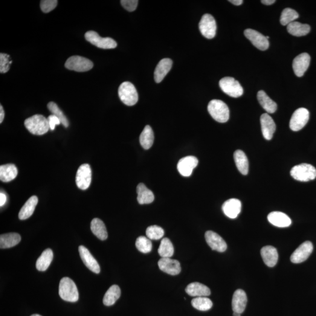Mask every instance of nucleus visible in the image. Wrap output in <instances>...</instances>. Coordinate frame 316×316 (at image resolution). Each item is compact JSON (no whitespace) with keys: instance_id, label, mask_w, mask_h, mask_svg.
<instances>
[{"instance_id":"obj_1","label":"nucleus","mask_w":316,"mask_h":316,"mask_svg":"<svg viewBox=\"0 0 316 316\" xmlns=\"http://www.w3.org/2000/svg\"><path fill=\"white\" fill-rule=\"evenodd\" d=\"M25 127L31 134L42 135L48 132L49 127L48 118L40 114H36L26 119Z\"/></svg>"},{"instance_id":"obj_2","label":"nucleus","mask_w":316,"mask_h":316,"mask_svg":"<svg viewBox=\"0 0 316 316\" xmlns=\"http://www.w3.org/2000/svg\"><path fill=\"white\" fill-rule=\"evenodd\" d=\"M207 109L211 117L219 123H226L230 118V110L227 104L222 100L210 101Z\"/></svg>"},{"instance_id":"obj_3","label":"nucleus","mask_w":316,"mask_h":316,"mask_svg":"<svg viewBox=\"0 0 316 316\" xmlns=\"http://www.w3.org/2000/svg\"><path fill=\"white\" fill-rule=\"evenodd\" d=\"M59 294L63 300L69 302H76L79 299V292L76 284L71 278L65 277L61 279Z\"/></svg>"},{"instance_id":"obj_4","label":"nucleus","mask_w":316,"mask_h":316,"mask_svg":"<svg viewBox=\"0 0 316 316\" xmlns=\"http://www.w3.org/2000/svg\"><path fill=\"white\" fill-rule=\"evenodd\" d=\"M118 95L122 102L128 106H134L138 100L137 89L131 82H125L118 89Z\"/></svg>"},{"instance_id":"obj_5","label":"nucleus","mask_w":316,"mask_h":316,"mask_svg":"<svg viewBox=\"0 0 316 316\" xmlns=\"http://www.w3.org/2000/svg\"><path fill=\"white\" fill-rule=\"evenodd\" d=\"M291 175L297 181L308 182L316 178V169L312 165L301 164L292 167Z\"/></svg>"},{"instance_id":"obj_6","label":"nucleus","mask_w":316,"mask_h":316,"mask_svg":"<svg viewBox=\"0 0 316 316\" xmlns=\"http://www.w3.org/2000/svg\"><path fill=\"white\" fill-rule=\"evenodd\" d=\"M220 88L222 91L229 96L237 98L242 96L243 90L239 81L231 77H225L220 80Z\"/></svg>"},{"instance_id":"obj_7","label":"nucleus","mask_w":316,"mask_h":316,"mask_svg":"<svg viewBox=\"0 0 316 316\" xmlns=\"http://www.w3.org/2000/svg\"><path fill=\"white\" fill-rule=\"evenodd\" d=\"M85 38L92 45L101 49H114L117 46V42L111 37H101L96 32L93 31L87 32L85 34Z\"/></svg>"},{"instance_id":"obj_8","label":"nucleus","mask_w":316,"mask_h":316,"mask_svg":"<svg viewBox=\"0 0 316 316\" xmlns=\"http://www.w3.org/2000/svg\"><path fill=\"white\" fill-rule=\"evenodd\" d=\"M65 66L69 70L84 72L91 70L93 67V63L86 57L73 56L66 60Z\"/></svg>"},{"instance_id":"obj_9","label":"nucleus","mask_w":316,"mask_h":316,"mask_svg":"<svg viewBox=\"0 0 316 316\" xmlns=\"http://www.w3.org/2000/svg\"><path fill=\"white\" fill-rule=\"evenodd\" d=\"M199 30L203 36L213 39L216 36L217 24L215 19L209 14H205L199 22Z\"/></svg>"},{"instance_id":"obj_10","label":"nucleus","mask_w":316,"mask_h":316,"mask_svg":"<svg viewBox=\"0 0 316 316\" xmlns=\"http://www.w3.org/2000/svg\"><path fill=\"white\" fill-rule=\"evenodd\" d=\"M309 114V112L305 108L296 110L290 120V128L294 131H300L308 123Z\"/></svg>"},{"instance_id":"obj_11","label":"nucleus","mask_w":316,"mask_h":316,"mask_svg":"<svg viewBox=\"0 0 316 316\" xmlns=\"http://www.w3.org/2000/svg\"><path fill=\"white\" fill-rule=\"evenodd\" d=\"M92 175L91 167L89 164H85L81 165L76 173L77 186L81 190L88 189L91 184Z\"/></svg>"},{"instance_id":"obj_12","label":"nucleus","mask_w":316,"mask_h":316,"mask_svg":"<svg viewBox=\"0 0 316 316\" xmlns=\"http://www.w3.org/2000/svg\"><path fill=\"white\" fill-rule=\"evenodd\" d=\"M244 35L246 38L250 40L252 44L260 50L266 51L268 49V39L259 32L252 29H246L244 31Z\"/></svg>"},{"instance_id":"obj_13","label":"nucleus","mask_w":316,"mask_h":316,"mask_svg":"<svg viewBox=\"0 0 316 316\" xmlns=\"http://www.w3.org/2000/svg\"><path fill=\"white\" fill-rule=\"evenodd\" d=\"M313 251V243L307 241L298 246L292 254L291 260L294 263H299L305 261Z\"/></svg>"},{"instance_id":"obj_14","label":"nucleus","mask_w":316,"mask_h":316,"mask_svg":"<svg viewBox=\"0 0 316 316\" xmlns=\"http://www.w3.org/2000/svg\"><path fill=\"white\" fill-rule=\"evenodd\" d=\"M198 159L195 156H186L180 159L177 168L181 175L188 177L192 175L193 169L198 166Z\"/></svg>"},{"instance_id":"obj_15","label":"nucleus","mask_w":316,"mask_h":316,"mask_svg":"<svg viewBox=\"0 0 316 316\" xmlns=\"http://www.w3.org/2000/svg\"><path fill=\"white\" fill-rule=\"evenodd\" d=\"M205 241L213 250L223 252L227 248L225 241L218 234L212 231H208L205 234Z\"/></svg>"},{"instance_id":"obj_16","label":"nucleus","mask_w":316,"mask_h":316,"mask_svg":"<svg viewBox=\"0 0 316 316\" xmlns=\"http://www.w3.org/2000/svg\"><path fill=\"white\" fill-rule=\"evenodd\" d=\"M158 266L162 271L170 275H178L181 272V263L170 258H162L159 260Z\"/></svg>"},{"instance_id":"obj_17","label":"nucleus","mask_w":316,"mask_h":316,"mask_svg":"<svg viewBox=\"0 0 316 316\" xmlns=\"http://www.w3.org/2000/svg\"><path fill=\"white\" fill-rule=\"evenodd\" d=\"M310 56L308 54L303 53L296 57L293 61V69L297 77L303 76L309 68Z\"/></svg>"},{"instance_id":"obj_18","label":"nucleus","mask_w":316,"mask_h":316,"mask_svg":"<svg viewBox=\"0 0 316 316\" xmlns=\"http://www.w3.org/2000/svg\"><path fill=\"white\" fill-rule=\"evenodd\" d=\"M79 251L81 259L84 263L90 270L95 274H99L100 267L96 260L93 257L88 249L85 246L81 245L79 247Z\"/></svg>"},{"instance_id":"obj_19","label":"nucleus","mask_w":316,"mask_h":316,"mask_svg":"<svg viewBox=\"0 0 316 316\" xmlns=\"http://www.w3.org/2000/svg\"><path fill=\"white\" fill-rule=\"evenodd\" d=\"M260 121L263 137L266 140H271L276 131V124L273 119L265 113L260 116Z\"/></svg>"},{"instance_id":"obj_20","label":"nucleus","mask_w":316,"mask_h":316,"mask_svg":"<svg viewBox=\"0 0 316 316\" xmlns=\"http://www.w3.org/2000/svg\"><path fill=\"white\" fill-rule=\"evenodd\" d=\"M242 202L239 199H231L224 203L222 210L226 216L234 219L239 215L242 211Z\"/></svg>"},{"instance_id":"obj_21","label":"nucleus","mask_w":316,"mask_h":316,"mask_svg":"<svg viewBox=\"0 0 316 316\" xmlns=\"http://www.w3.org/2000/svg\"><path fill=\"white\" fill-rule=\"evenodd\" d=\"M247 297L242 289H238L234 292L232 300V308L234 312L242 314L246 308L247 304Z\"/></svg>"},{"instance_id":"obj_22","label":"nucleus","mask_w":316,"mask_h":316,"mask_svg":"<svg viewBox=\"0 0 316 316\" xmlns=\"http://www.w3.org/2000/svg\"><path fill=\"white\" fill-rule=\"evenodd\" d=\"M172 66V60L169 58L162 59L156 66L154 72V79L156 83H159L164 80L169 73Z\"/></svg>"},{"instance_id":"obj_23","label":"nucleus","mask_w":316,"mask_h":316,"mask_svg":"<svg viewBox=\"0 0 316 316\" xmlns=\"http://www.w3.org/2000/svg\"><path fill=\"white\" fill-rule=\"evenodd\" d=\"M268 220L271 224L278 227H288L292 224L291 219L286 214L280 211H273L269 213Z\"/></svg>"},{"instance_id":"obj_24","label":"nucleus","mask_w":316,"mask_h":316,"mask_svg":"<svg viewBox=\"0 0 316 316\" xmlns=\"http://www.w3.org/2000/svg\"><path fill=\"white\" fill-rule=\"evenodd\" d=\"M186 292L193 297H207L210 295V289L204 284L193 282L189 284L185 290Z\"/></svg>"},{"instance_id":"obj_25","label":"nucleus","mask_w":316,"mask_h":316,"mask_svg":"<svg viewBox=\"0 0 316 316\" xmlns=\"http://www.w3.org/2000/svg\"><path fill=\"white\" fill-rule=\"evenodd\" d=\"M263 262L269 267H274L277 265L278 254L277 249L272 246H265L260 250Z\"/></svg>"},{"instance_id":"obj_26","label":"nucleus","mask_w":316,"mask_h":316,"mask_svg":"<svg viewBox=\"0 0 316 316\" xmlns=\"http://www.w3.org/2000/svg\"><path fill=\"white\" fill-rule=\"evenodd\" d=\"M37 202H38V199L36 196L31 197L20 210L19 214V219L24 220L30 218L36 210Z\"/></svg>"},{"instance_id":"obj_27","label":"nucleus","mask_w":316,"mask_h":316,"mask_svg":"<svg viewBox=\"0 0 316 316\" xmlns=\"http://www.w3.org/2000/svg\"><path fill=\"white\" fill-rule=\"evenodd\" d=\"M137 193L139 204H150L154 201L155 197L153 192L144 184H140L137 186Z\"/></svg>"},{"instance_id":"obj_28","label":"nucleus","mask_w":316,"mask_h":316,"mask_svg":"<svg viewBox=\"0 0 316 316\" xmlns=\"http://www.w3.org/2000/svg\"><path fill=\"white\" fill-rule=\"evenodd\" d=\"M18 169L15 165L7 164L0 167V180L3 182H9L16 178Z\"/></svg>"},{"instance_id":"obj_29","label":"nucleus","mask_w":316,"mask_h":316,"mask_svg":"<svg viewBox=\"0 0 316 316\" xmlns=\"http://www.w3.org/2000/svg\"><path fill=\"white\" fill-rule=\"evenodd\" d=\"M234 159L238 170L243 175H246L249 171V162L245 153L242 150H237L234 153Z\"/></svg>"},{"instance_id":"obj_30","label":"nucleus","mask_w":316,"mask_h":316,"mask_svg":"<svg viewBox=\"0 0 316 316\" xmlns=\"http://www.w3.org/2000/svg\"><path fill=\"white\" fill-rule=\"evenodd\" d=\"M257 98L260 106L265 111L270 114H273L277 110V104L263 91L258 93Z\"/></svg>"},{"instance_id":"obj_31","label":"nucleus","mask_w":316,"mask_h":316,"mask_svg":"<svg viewBox=\"0 0 316 316\" xmlns=\"http://www.w3.org/2000/svg\"><path fill=\"white\" fill-rule=\"evenodd\" d=\"M21 240V237L18 233L1 234L0 236V248L1 249L12 248L19 244Z\"/></svg>"},{"instance_id":"obj_32","label":"nucleus","mask_w":316,"mask_h":316,"mask_svg":"<svg viewBox=\"0 0 316 316\" xmlns=\"http://www.w3.org/2000/svg\"><path fill=\"white\" fill-rule=\"evenodd\" d=\"M54 259V253L50 248L46 249L42 252L41 256L37 259L36 263V267L39 271H45L49 268V265Z\"/></svg>"},{"instance_id":"obj_33","label":"nucleus","mask_w":316,"mask_h":316,"mask_svg":"<svg viewBox=\"0 0 316 316\" xmlns=\"http://www.w3.org/2000/svg\"><path fill=\"white\" fill-rule=\"evenodd\" d=\"M287 30L293 36L303 37L310 33V27L308 24H301L300 22L294 21L287 26Z\"/></svg>"},{"instance_id":"obj_34","label":"nucleus","mask_w":316,"mask_h":316,"mask_svg":"<svg viewBox=\"0 0 316 316\" xmlns=\"http://www.w3.org/2000/svg\"><path fill=\"white\" fill-rule=\"evenodd\" d=\"M91 227L93 233L98 239L102 241L107 240L108 234H107L106 225L102 220L97 218L94 219L91 222Z\"/></svg>"},{"instance_id":"obj_35","label":"nucleus","mask_w":316,"mask_h":316,"mask_svg":"<svg viewBox=\"0 0 316 316\" xmlns=\"http://www.w3.org/2000/svg\"><path fill=\"white\" fill-rule=\"evenodd\" d=\"M121 289L118 285H114L110 287L106 293L103 298V303L106 306H110L115 304L120 297Z\"/></svg>"},{"instance_id":"obj_36","label":"nucleus","mask_w":316,"mask_h":316,"mask_svg":"<svg viewBox=\"0 0 316 316\" xmlns=\"http://www.w3.org/2000/svg\"><path fill=\"white\" fill-rule=\"evenodd\" d=\"M153 141H154V134L153 130L149 126H147L140 135V142L141 146L145 149H149L152 146Z\"/></svg>"},{"instance_id":"obj_37","label":"nucleus","mask_w":316,"mask_h":316,"mask_svg":"<svg viewBox=\"0 0 316 316\" xmlns=\"http://www.w3.org/2000/svg\"><path fill=\"white\" fill-rule=\"evenodd\" d=\"M158 253L162 258H170L174 254V247L172 242L167 238L161 241L158 249Z\"/></svg>"},{"instance_id":"obj_38","label":"nucleus","mask_w":316,"mask_h":316,"mask_svg":"<svg viewBox=\"0 0 316 316\" xmlns=\"http://www.w3.org/2000/svg\"><path fill=\"white\" fill-rule=\"evenodd\" d=\"M192 305L194 308L200 311H207L213 306V302L207 297H198L192 300Z\"/></svg>"},{"instance_id":"obj_39","label":"nucleus","mask_w":316,"mask_h":316,"mask_svg":"<svg viewBox=\"0 0 316 316\" xmlns=\"http://www.w3.org/2000/svg\"><path fill=\"white\" fill-rule=\"evenodd\" d=\"M299 15L292 8H286L284 9L281 14L280 22L282 25L288 26L291 23L294 22L295 19L298 18Z\"/></svg>"},{"instance_id":"obj_40","label":"nucleus","mask_w":316,"mask_h":316,"mask_svg":"<svg viewBox=\"0 0 316 316\" xmlns=\"http://www.w3.org/2000/svg\"><path fill=\"white\" fill-rule=\"evenodd\" d=\"M136 247L144 254L149 253L152 251V243L151 241L144 236L139 237L135 242Z\"/></svg>"},{"instance_id":"obj_41","label":"nucleus","mask_w":316,"mask_h":316,"mask_svg":"<svg viewBox=\"0 0 316 316\" xmlns=\"http://www.w3.org/2000/svg\"><path fill=\"white\" fill-rule=\"evenodd\" d=\"M48 108L49 111L52 113V114L59 118L61 121V124H62L63 126L66 127V128L69 127V121L67 118L66 117L62 110L59 108V107L57 106L56 103L54 102L49 103L48 104Z\"/></svg>"},{"instance_id":"obj_42","label":"nucleus","mask_w":316,"mask_h":316,"mask_svg":"<svg viewBox=\"0 0 316 316\" xmlns=\"http://www.w3.org/2000/svg\"><path fill=\"white\" fill-rule=\"evenodd\" d=\"M164 229L158 225H151L148 227L146 231L147 236L149 240H158L164 236Z\"/></svg>"},{"instance_id":"obj_43","label":"nucleus","mask_w":316,"mask_h":316,"mask_svg":"<svg viewBox=\"0 0 316 316\" xmlns=\"http://www.w3.org/2000/svg\"><path fill=\"white\" fill-rule=\"evenodd\" d=\"M13 61L10 60L9 55L5 54H0V72L5 74L10 70V65Z\"/></svg>"},{"instance_id":"obj_44","label":"nucleus","mask_w":316,"mask_h":316,"mask_svg":"<svg viewBox=\"0 0 316 316\" xmlns=\"http://www.w3.org/2000/svg\"><path fill=\"white\" fill-rule=\"evenodd\" d=\"M57 0H42L40 1V8L44 13H48L56 7Z\"/></svg>"},{"instance_id":"obj_45","label":"nucleus","mask_w":316,"mask_h":316,"mask_svg":"<svg viewBox=\"0 0 316 316\" xmlns=\"http://www.w3.org/2000/svg\"><path fill=\"white\" fill-rule=\"evenodd\" d=\"M120 2L122 6L130 12L135 11L138 4L137 0H121Z\"/></svg>"},{"instance_id":"obj_46","label":"nucleus","mask_w":316,"mask_h":316,"mask_svg":"<svg viewBox=\"0 0 316 316\" xmlns=\"http://www.w3.org/2000/svg\"><path fill=\"white\" fill-rule=\"evenodd\" d=\"M48 120L49 122V127H50V130H52V131H53V130H55L56 126L61 124V121L59 118H57L56 116L53 114L49 116Z\"/></svg>"},{"instance_id":"obj_47","label":"nucleus","mask_w":316,"mask_h":316,"mask_svg":"<svg viewBox=\"0 0 316 316\" xmlns=\"http://www.w3.org/2000/svg\"><path fill=\"white\" fill-rule=\"evenodd\" d=\"M7 202V196L4 193H0V205L1 207L3 206Z\"/></svg>"},{"instance_id":"obj_48","label":"nucleus","mask_w":316,"mask_h":316,"mask_svg":"<svg viewBox=\"0 0 316 316\" xmlns=\"http://www.w3.org/2000/svg\"><path fill=\"white\" fill-rule=\"evenodd\" d=\"M5 113L3 107L1 105L0 106V123H2L4 120Z\"/></svg>"},{"instance_id":"obj_49","label":"nucleus","mask_w":316,"mask_h":316,"mask_svg":"<svg viewBox=\"0 0 316 316\" xmlns=\"http://www.w3.org/2000/svg\"><path fill=\"white\" fill-rule=\"evenodd\" d=\"M229 2L235 5H240L243 3L242 0H230Z\"/></svg>"},{"instance_id":"obj_50","label":"nucleus","mask_w":316,"mask_h":316,"mask_svg":"<svg viewBox=\"0 0 316 316\" xmlns=\"http://www.w3.org/2000/svg\"><path fill=\"white\" fill-rule=\"evenodd\" d=\"M262 4L266 5H270L275 3V0H262L261 1Z\"/></svg>"},{"instance_id":"obj_51","label":"nucleus","mask_w":316,"mask_h":316,"mask_svg":"<svg viewBox=\"0 0 316 316\" xmlns=\"http://www.w3.org/2000/svg\"><path fill=\"white\" fill-rule=\"evenodd\" d=\"M233 316H241L240 313H237V312H234L233 313Z\"/></svg>"},{"instance_id":"obj_52","label":"nucleus","mask_w":316,"mask_h":316,"mask_svg":"<svg viewBox=\"0 0 316 316\" xmlns=\"http://www.w3.org/2000/svg\"><path fill=\"white\" fill-rule=\"evenodd\" d=\"M31 316H40L39 315L35 314V315H32Z\"/></svg>"},{"instance_id":"obj_53","label":"nucleus","mask_w":316,"mask_h":316,"mask_svg":"<svg viewBox=\"0 0 316 316\" xmlns=\"http://www.w3.org/2000/svg\"><path fill=\"white\" fill-rule=\"evenodd\" d=\"M266 37V38H267L268 39H269V37L267 36V37Z\"/></svg>"}]
</instances>
